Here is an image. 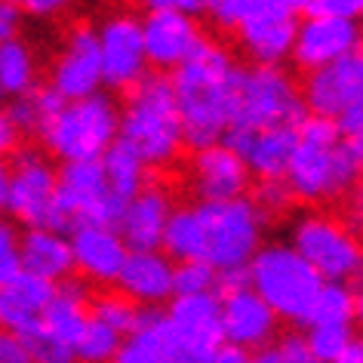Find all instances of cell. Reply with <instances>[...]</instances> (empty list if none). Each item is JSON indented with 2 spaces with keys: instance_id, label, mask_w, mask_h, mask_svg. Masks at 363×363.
<instances>
[{
  "instance_id": "1",
  "label": "cell",
  "mask_w": 363,
  "mask_h": 363,
  "mask_svg": "<svg viewBox=\"0 0 363 363\" xmlns=\"http://www.w3.org/2000/svg\"><path fill=\"white\" fill-rule=\"evenodd\" d=\"M240 74L231 52L213 40H203L172 71L169 86L179 108L182 142L197 151L222 142L238 111Z\"/></svg>"
},
{
  "instance_id": "2",
  "label": "cell",
  "mask_w": 363,
  "mask_h": 363,
  "mask_svg": "<svg viewBox=\"0 0 363 363\" xmlns=\"http://www.w3.org/2000/svg\"><path fill=\"white\" fill-rule=\"evenodd\" d=\"M117 139L130 145L145 167H163L179 157L185 142H182L179 108L172 99L169 77L145 74L133 86L126 108L121 111Z\"/></svg>"
},
{
  "instance_id": "3",
  "label": "cell",
  "mask_w": 363,
  "mask_h": 363,
  "mask_svg": "<svg viewBox=\"0 0 363 363\" xmlns=\"http://www.w3.org/2000/svg\"><path fill=\"white\" fill-rule=\"evenodd\" d=\"M250 289L271 308L277 320L305 323L317 289L323 280L314 274L311 265L302 262V256L289 243H268L259 247V252L247 265Z\"/></svg>"
},
{
  "instance_id": "4",
  "label": "cell",
  "mask_w": 363,
  "mask_h": 363,
  "mask_svg": "<svg viewBox=\"0 0 363 363\" xmlns=\"http://www.w3.org/2000/svg\"><path fill=\"white\" fill-rule=\"evenodd\" d=\"M117 111L114 99L96 93L80 102H65L62 111L43 126V145L56 154L62 163H84L102 160V154L117 142Z\"/></svg>"
},
{
  "instance_id": "5",
  "label": "cell",
  "mask_w": 363,
  "mask_h": 363,
  "mask_svg": "<svg viewBox=\"0 0 363 363\" xmlns=\"http://www.w3.org/2000/svg\"><path fill=\"white\" fill-rule=\"evenodd\" d=\"M305 117L302 96L280 65H252L240 74L238 111L231 126L250 135L262 130H298Z\"/></svg>"
},
{
  "instance_id": "6",
  "label": "cell",
  "mask_w": 363,
  "mask_h": 363,
  "mask_svg": "<svg viewBox=\"0 0 363 363\" xmlns=\"http://www.w3.org/2000/svg\"><path fill=\"white\" fill-rule=\"evenodd\" d=\"M203 219L206 238V262L216 271L225 268H247L250 259L262 247V216L247 197L225 203H197Z\"/></svg>"
},
{
  "instance_id": "7",
  "label": "cell",
  "mask_w": 363,
  "mask_h": 363,
  "mask_svg": "<svg viewBox=\"0 0 363 363\" xmlns=\"http://www.w3.org/2000/svg\"><path fill=\"white\" fill-rule=\"evenodd\" d=\"M289 247L302 256V262L311 265V271L323 284H351L360 274L363 256L357 238L330 216H302L293 225Z\"/></svg>"
},
{
  "instance_id": "8",
  "label": "cell",
  "mask_w": 363,
  "mask_h": 363,
  "mask_svg": "<svg viewBox=\"0 0 363 363\" xmlns=\"http://www.w3.org/2000/svg\"><path fill=\"white\" fill-rule=\"evenodd\" d=\"M163 314H167L176 363H210V357L222 345L219 298H216V293L176 296L169 298V308Z\"/></svg>"
},
{
  "instance_id": "9",
  "label": "cell",
  "mask_w": 363,
  "mask_h": 363,
  "mask_svg": "<svg viewBox=\"0 0 363 363\" xmlns=\"http://www.w3.org/2000/svg\"><path fill=\"white\" fill-rule=\"evenodd\" d=\"M298 31V4L293 0H256L252 13L240 22V47L256 65H280Z\"/></svg>"
},
{
  "instance_id": "10",
  "label": "cell",
  "mask_w": 363,
  "mask_h": 363,
  "mask_svg": "<svg viewBox=\"0 0 363 363\" xmlns=\"http://www.w3.org/2000/svg\"><path fill=\"white\" fill-rule=\"evenodd\" d=\"M56 203V167L38 151H22L10 167L6 213L25 228H47Z\"/></svg>"
},
{
  "instance_id": "11",
  "label": "cell",
  "mask_w": 363,
  "mask_h": 363,
  "mask_svg": "<svg viewBox=\"0 0 363 363\" xmlns=\"http://www.w3.org/2000/svg\"><path fill=\"white\" fill-rule=\"evenodd\" d=\"M145 62L157 71H176L191 52L206 40L191 16H182L169 0H151L148 16L139 19Z\"/></svg>"
},
{
  "instance_id": "12",
  "label": "cell",
  "mask_w": 363,
  "mask_h": 363,
  "mask_svg": "<svg viewBox=\"0 0 363 363\" xmlns=\"http://www.w3.org/2000/svg\"><path fill=\"white\" fill-rule=\"evenodd\" d=\"M99 62H102V84L114 89H133L145 77V47L139 19L130 13H117L102 22L96 31Z\"/></svg>"
},
{
  "instance_id": "13",
  "label": "cell",
  "mask_w": 363,
  "mask_h": 363,
  "mask_svg": "<svg viewBox=\"0 0 363 363\" xmlns=\"http://www.w3.org/2000/svg\"><path fill=\"white\" fill-rule=\"evenodd\" d=\"M302 105L308 114L335 121L342 111L354 105H363V59L360 52L348 59H339L326 68H317L308 74L302 89Z\"/></svg>"
},
{
  "instance_id": "14",
  "label": "cell",
  "mask_w": 363,
  "mask_h": 363,
  "mask_svg": "<svg viewBox=\"0 0 363 363\" xmlns=\"http://www.w3.org/2000/svg\"><path fill=\"white\" fill-rule=\"evenodd\" d=\"M357 47H360V25L354 19H320V16H311V19L298 22L289 56L296 59L298 68L317 71L339 59L357 56Z\"/></svg>"
},
{
  "instance_id": "15",
  "label": "cell",
  "mask_w": 363,
  "mask_h": 363,
  "mask_svg": "<svg viewBox=\"0 0 363 363\" xmlns=\"http://www.w3.org/2000/svg\"><path fill=\"white\" fill-rule=\"evenodd\" d=\"M65 102H80L99 93L102 86V62H99V40L93 28H74L68 47L52 65V84Z\"/></svg>"
},
{
  "instance_id": "16",
  "label": "cell",
  "mask_w": 363,
  "mask_h": 363,
  "mask_svg": "<svg viewBox=\"0 0 363 363\" xmlns=\"http://www.w3.org/2000/svg\"><path fill=\"white\" fill-rule=\"evenodd\" d=\"M219 323H222V342L247 354L268 348L277 333V317L271 314V308L252 289L219 298Z\"/></svg>"
},
{
  "instance_id": "17",
  "label": "cell",
  "mask_w": 363,
  "mask_h": 363,
  "mask_svg": "<svg viewBox=\"0 0 363 363\" xmlns=\"http://www.w3.org/2000/svg\"><path fill=\"white\" fill-rule=\"evenodd\" d=\"M68 243L74 268L96 284H114L130 252L117 228H105V225H77L68 234Z\"/></svg>"
},
{
  "instance_id": "18",
  "label": "cell",
  "mask_w": 363,
  "mask_h": 363,
  "mask_svg": "<svg viewBox=\"0 0 363 363\" xmlns=\"http://www.w3.org/2000/svg\"><path fill=\"white\" fill-rule=\"evenodd\" d=\"M172 213V203L163 188L145 185L133 201H126L121 222H117V234H121L123 247L130 252H154L160 250L163 228Z\"/></svg>"
},
{
  "instance_id": "19",
  "label": "cell",
  "mask_w": 363,
  "mask_h": 363,
  "mask_svg": "<svg viewBox=\"0 0 363 363\" xmlns=\"http://www.w3.org/2000/svg\"><path fill=\"white\" fill-rule=\"evenodd\" d=\"M194 188L201 194V203L238 201L250 188V169L240 154L225 148L222 142L210 145L194 157Z\"/></svg>"
},
{
  "instance_id": "20",
  "label": "cell",
  "mask_w": 363,
  "mask_h": 363,
  "mask_svg": "<svg viewBox=\"0 0 363 363\" xmlns=\"http://www.w3.org/2000/svg\"><path fill=\"white\" fill-rule=\"evenodd\" d=\"M114 284L135 308H160V302L172 298V262L160 250L126 252V262Z\"/></svg>"
},
{
  "instance_id": "21",
  "label": "cell",
  "mask_w": 363,
  "mask_h": 363,
  "mask_svg": "<svg viewBox=\"0 0 363 363\" xmlns=\"http://www.w3.org/2000/svg\"><path fill=\"white\" fill-rule=\"evenodd\" d=\"M19 268L31 277L47 280L52 286L68 280L71 271H74L68 234L50 228H25L19 234Z\"/></svg>"
},
{
  "instance_id": "22",
  "label": "cell",
  "mask_w": 363,
  "mask_h": 363,
  "mask_svg": "<svg viewBox=\"0 0 363 363\" xmlns=\"http://www.w3.org/2000/svg\"><path fill=\"white\" fill-rule=\"evenodd\" d=\"M52 284L19 271L10 284L0 286V333L19 335L40 320V311L52 298Z\"/></svg>"
},
{
  "instance_id": "23",
  "label": "cell",
  "mask_w": 363,
  "mask_h": 363,
  "mask_svg": "<svg viewBox=\"0 0 363 363\" xmlns=\"http://www.w3.org/2000/svg\"><path fill=\"white\" fill-rule=\"evenodd\" d=\"M286 188L293 197L302 201H323L333 197V148H320V145L296 142V151L286 167Z\"/></svg>"
},
{
  "instance_id": "24",
  "label": "cell",
  "mask_w": 363,
  "mask_h": 363,
  "mask_svg": "<svg viewBox=\"0 0 363 363\" xmlns=\"http://www.w3.org/2000/svg\"><path fill=\"white\" fill-rule=\"evenodd\" d=\"M111 363H176L167 314L160 308H139L135 330L121 342Z\"/></svg>"
},
{
  "instance_id": "25",
  "label": "cell",
  "mask_w": 363,
  "mask_h": 363,
  "mask_svg": "<svg viewBox=\"0 0 363 363\" xmlns=\"http://www.w3.org/2000/svg\"><path fill=\"white\" fill-rule=\"evenodd\" d=\"M86 320H89L86 286L80 284V280L68 277V280H62V284H56V289H52V298L47 302V308L40 311L38 323L74 348V342H77V335L84 333Z\"/></svg>"
},
{
  "instance_id": "26",
  "label": "cell",
  "mask_w": 363,
  "mask_h": 363,
  "mask_svg": "<svg viewBox=\"0 0 363 363\" xmlns=\"http://www.w3.org/2000/svg\"><path fill=\"white\" fill-rule=\"evenodd\" d=\"M298 135L296 130H262L252 133V139L243 151V163L252 176H259L262 182H277L286 176L289 157L296 151Z\"/></svg>"
},
{
  "instance_id": "27",
  "label": "cell",
  "mask_w": 363,
  "mask_h": 363,
  "mask_svg": "<svg viewBox=\"0 0 363 363\" xmlns=\"http://www.w3.org/2000/svg\"><path fill=\"white\" fill-rule=\"evenodd\" d=\"M160 250L169 262H206L203 219L197 213V206H172L167 228H163Z\"/></svg>"
},
{
  "instance_id": "28",
  "label": "cell",
  "mask_w": 363,
  "mask_h": 363,
  "mask_svg": "<svg viewBox=\"0 0 363 363\" xmlns=\"http://www.w3.org/2000/svg\"><path fill=\"white\" fill-rule=\"evenodd\" d=\"M102 172L108 182V191H111L117 201H133L135 194L148 185V167L142 163V157L135 154L130 145L117 139L111 148L102 154Z\"/></svg>"
},
{
  "instance_id": "29",
  "label": "cell",
  "mask_w": 363,
  "mask_h": 363,
  "mask_svg": "<svg viewBox=\"0 0 363 363\" xmlns=\"http://www.w3.org/2000/svg\"><path fill=\"white\" fill-rule=\"evenodd\" d=\"M357 311H360V298L351 284H323L317 289L305 323L308 326H351Z\"/></svg>"
},
{
  "instance_id": "30",
  "label": "cell",
  "mask_w": 363,
  "mask_h": 363,
  "mask_svg": "<svg viewBox=\"0 0 363 363\" xmlns=\"http://www.w3.org/2000/svg\"><path fill=\"white\" fill-rule=\"evenodd\" d=\"M62 105H65V99H62L52 86H34L31 93L16 99L10 105V111H4V114L10 117L16 133H31V130L40 133L43 126L62 111Z\"/></svg>"
},
{
  "instance_id": "31",
  "label": "cell",
  "mask_w": 363,
  "mask_h": 363,
  "mask_svg": "<svg viewBox=\"0 0 363 363\" xmlns=\"http://www.w3.org/2000/svg\"><path fill=\"white\" fill-rule=\"evenodd\" d=\"M34 77H38V65L28 43L19 38L0 43V93L19 99L34 89Z\"/></svg>"
},
{
  "instance_id": "32",
  "label": "cell",
  "mask_w": 363,
  "mask_h": 363,
  "mask_svg": "<svg viewBox=\"0 0 363 363\" xmlns=\"http://www.w3.org/2000/svg\"><path fill=\"white\" fill-rule=\"evenodd\" d=\"M121 335L111 333L108 326H102L99 320L89 317L84 333L77 335L74 342V360L77 363H111L117 348H121Z\"/></svg>"
},
{
  "instance_id": "33",
  "label": "cell",
  "mask_w": 363,
  "mask_h": 363,
  "mask_svg": "<svg viewBox=\"0 0 363 363\" xmlns=\"http://www.w3.org/2000/svg\"><path fill=\"white\" fill-rule=\"evenodd\" d=\"M22 345L31 354V363H77L74 348L68 342H62L59 335H52L50 330H43L40 323L28 326L25 333H19Z\"/></svg>"
},
{
  "instance_id": "34",
  "label": "cell",
  "mask_w": 363,
  "mask_h": 363,
  "mask_svg": "<svg viewBox=\"0 0 363 363\" xmlns=\"http://www.w3.org/2000/svg\"><path fill=\"white\" fill-rule=\"evenodd\" d=\"M89 317L99 320L102 326H108L111 333H117L123 339V335H130L135 330V320H139V308H135L130 298H123L121 293L114 296H102L96 298V305L89 308Z\"/></svg>"
},
{
  "instance_id": "35",
  "label": "cell",
  "mask_w": 363,
  "mask_h": 363,
  "mask_svg": "<svg viewBox=\"0 0 363 363\" xmlns=\"http://www.w3.org/2000/svg\"><path fill=\"white\" fill-rule=\"evenodd\" d=\"M216 289V268L210 262H179L172 265V298L203 296Z\"/></svg>"
},
{
  "instance_id": "36",
  "label": "cell",
  "mask_w": 363,
  "mask_h": 363,
  "mask_svg": "<svg viewBox=\"0 0 363 363\" xmlns=\"http://www.w3.org/2000/svg\"><path fill=\"white\" fill-rule=\"evenodd\" d=\"M363 167V142L360 139H339L333 148V191L342 194L357 182Z\"/></svg>"
},
{
  "instance_id": "37",
  "label": "cell",
  "mask_w": 363,
  "mask_h": 363,
  "mask_svg": "<svg viewBox=\"0 0 363 363\" xmlns=\"http://www.w3.org/2000/svg\"><path fill=\"white\" fill-rule=\"evenodd\" d=\"M354 342L351 326H308L305 345L320 363H333Z\"/></svg>"
},
{
  "instance_id": "38",
  "label": "cell",
  "mask_w": 363,
  "mask_h": 363,
  "mask_svg": "<svg viewBox=\"0 0 363 363\" xmlns=\"http://www.w3.org/2000/svg\"><path fill=\"white\" fill-rule=\"evenodd\" d=\"M293 191L286 188V182L284 179H277V182H262V185L256 188V197H252V206L259 210V216L265 219V216H280V213H286L289 206H293Z\"/></svg>"
},
{
  "instance_id": "39",
  "label": "cell",
  "mask_w": 363,
  "mask_h": 363,
  "mask_svg": "<svg viewBox=\"0 0 363 363\" xmlns=\"http://www.w3.org/2000/svg\"><path fill=\"white\" fill-rule=\"evenodd\" d=\"M19 271V228L0 219V286L10 284Z\"/></svg>"
},
{
  "instance_id": "40",
  "label": "cell",
  "mask_w": 363,
  "mask_h": 363,
  "mask_svg": "<svg viewBox=\"0 0 363 363\" xmlns=\"http://www.w3.org/2000/svg\"><path fill=\"white\" fill-rule=\"evenodd\" d=\"M298 13H305V19L320 16V19H354L363 13L360 0H305L298 4Z\"/></svg>"
},
{
  "instance_id": "41",
  "label": "cell",
  "mask_w": 363,
  "mask_h": 363,
  "mask_svg": "<svg viewBox=\"0 0 363 363\" xmlns=\"http://www.w3.org/2000/svg\"><path fill=\"white\" fill-rule=\"evenodd\" d=\"M298 142H308V145H320V148H335L339 145V130H335V123L333 121H326V117H314V114H308L302 123H298Z\"/></svg>"
},
{
  "instance_id": "42",
  "label": "cell",
  "mask_w": 363,
  "mask_h": 363,
  "mask_svg": "<svg viewBox=\"0 0 363 363\" xmlns=\"http://www.w3.org/2000/svg\"><path fill=\"white\" fill-rule=\"evenodd\" d=\"M274 354L280 363H320L311 354V348L305 345V335H298V333L284 335V339L274 345Z\"/></svg>"
},
{
  "instance_id": "43",
  "label": "cell",
  "mask_w": 363,
  "mask_h": 363,
  "mask_svg": "<svg viewBox=\"0 0 363 363\" xmlns=\"http://www.w3.org/2000/svg\"><path fill=\"white\" fill-rule=\"evenodd\" d=\"M250 289V274L247 268H225V271H216V298H228L234 293H243Z\"/></svg>"
},
{
  "instance_id": "44",
  "label": "cell",
  "mask_w": 363,
  "mask_h": 363,
  "mask_svg": "<svg viewBox=\"0 0 363 363\" xmlns=\"http://www.w3.org/2000/svg\"><path fill=\"white\" fill-rule=\"evenodd\" d=\"M19 25H22V6L0 0V43L19 38Z\"/></svg>"
},
{
  "instance_id": "45",
  "label": "cell",
  "mask_w": 363,
  "mask_h": 363,
  "mask_svg": "<svg viewBox=\"0 0 363 363\" xmlns=\"http://www.w3.org/2000/svg\"><path fill=\"white\" fill-rule=\"evenodd\" d=\"M333 123H335V130H339L342 139H360L363 135V105H354L348 111H342Z\"/></svg>"
},
{
  "instance_id": "46",
  "label": "cell",
  "mask_w": 363,
  "mask_h": 363,
  "mask_svg": "<svg viewBox=\"0 0 363 363\" xmlns=\"http://www.w3.org/2000/svg\"><path fill=\"white\" fill-rule=\"evenodd\" d=\"M0 363H31V354L19 335L0 333Z\"/></svg>"
},
{
  "instance_id": "47",
  "label": "cell",
  "mask_w": 363,
  "mask_h": 363,
  "mask_svg": "<svg viewBox=\"0 0 363 363\" xmlns=\"http://www.w3.org/2000/svg\"><path fill=\"white\" fill-rule=\"evenodd\" d=\"M16 139H19V133L13 130V123H10V117H6L4 111H0V160L6 157L13 148H16Z\"/></svg>"
},
{
  "instance_id": "48",
  "label": "cell",
  "mask_w": 363,
  "mask_h": 363,
  "mask_svg": "<svg viewBox=\"0 0 363 363\" xmlns=\"http://www.w3.org/2000/svg\"><path fill=\"white\" fill-rule=\"evenodd\" d=\"M210 363H250V354L247 351H240V348H234V345H219V351L210 357Z\"/></svg>"
},
{
  "instance_id": "49",
  "label": "cell",
  "mask_w": 363,
  "mask_h": 363,
  "mask_svg": "<svg viewBox=\"0 0 363 363\" xmlns=\"http://www.w3.org/2000/svg\"><path fill=\"white\" fill-rule=\"evenodd\" d=\"M59 0H28V4L22 6L25 13H31V16H50V13H56L59 10Z\"/></svg>"
},
{
  "instance_id": "50",
  "label": "cell",
  "mask_w": 363,
  "mask_h": 363,
  "mask_svg": "<svg viewBox=\"0 0 363 363\" xmlns=\"http://www.w3.org/2000/svg\"><path fill=\"white\" fill-rule=\"evenodd\" d=\"M333 363H363V342H360V339H354V342H351L348 348H345Z\"/></svg>"
},
{
  "instance_id": "51",
  "label": "cell",
  "mask_w": 363,
  "mask_h": 363,
  "mask_svg": "<svg viewBox=\"0 0 363 363\" xmlns=\"http://www.w3.org/2000/svg\"><path fill=\"white\" fill-rule=\"evenodd\" d=\"M6 188H10V163L0 160V216L6 213Z\"/></svg>"
},
{
  "instance_id": "52",
  "label": "cell",
  "mask_w": 363,
  "mask_h": 363,
  "mask_svg": "<svg viewBox=\"0 0 363 363\" xmlns=\"http://www.w3.org/2000/svg\"><path fill=\"white\" fill-rule=\"evenodd\" d=\"M250 363H280V360H277V354H274V345L252 351V354H250Z\"/></svg>"
},
{
  "instance_id": "53",
  "label": "cell",
  "mask_w": 363,
  "mask_h": 363,
  "mask_svg": "<svg viewBox=\"0 0 363 363\" xmlns=\"http://www.w3.org/2000/svg\"><path fill=\"white\" fill-rule=\"evenodd\" d=\"M0 102H4V93H0Z\"/></svg>"
}]
</instances>
